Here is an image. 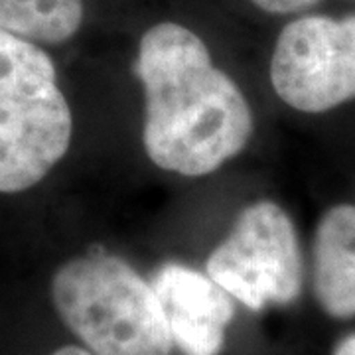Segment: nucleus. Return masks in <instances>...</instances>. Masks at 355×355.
Returning a JSON list of instances; mask_svg holds the SVG:
<instances>
[{"label":"nucleus","instance_id":"1","mask_svg":"<svg viewBox=\"0 0 355 355\" xmlns=\"http://www.w3.org/2000/svg\"><path fill=\"white\" fill-rule=\"evenodd\" d=\"M132 69L144 91L142 142L154 166L207 176L247 146L251 107L196 32L176 22L153 26Z\"/></svg>","mask_w":355,"mask_h":355},{"label":"nucleus","instance_id":"2","mask_svg":"<svg viewBox=\"0 0 355 355\" xmlns=\"http://www.w3.org/2000/svg\"><path fill=\"white\" fill-rule=\"evenodd\" d=\"M51 300L95 355H170L172 336L153 284L113 254L76 257L51 279Z\"/></svg>","mask_w":355,"mask_h":355},{"label":"nucleus","instance_id":"3","mask_svg":"<svg viewBox=\"0 0 355 355\" xmlns=\"http://www.w3.org/2000/svg\"><path fill=\"white\" fill-rule=\"evenodd\" d=\"M73 135L51 58L0 30V193L30 190L64 158Z\"/></svg>","mask_w":355,"mask_h":355},{"label":"nucleus","instance_id":"4","mask_svg":"<svg viewBox=\"0 0 355 355\" xmlns=\"http://www.w3.org/2000/svg\"><path fill=\"white\" fill-rule=\"evenodd\" d=\"M207 275L249 310L292 304L304 286V261L291 216L261 200L243 209L207 259Z\"/></svg>","mask_w":355,"mask_h":355},{"label":"nucleus","instance_id":"5","mask_svg":"<svg viewBox=\"0 0 355 355\" xmlns=\"http://www.w3.org/2000/svg\"><path fill=\"white\" fill-rule=\"evenodd\" d=\"M270 83L300 113H326L355 99V14L288 22L275 44Z\"/></svg>","mask_w":355,"mask_h":355},{"label":"nucleus","instance_id":"6","mask_svg":"<svg viewBox=\"0 0 355 355\" xmlns=\"http://www.w3.org/2000/svg\"><path fill=\"white\" fill-rule=\"evenodd\" d=\"M172 342L186 355H219L235 316L233 296L209 275L166 263L153 275Z\"/></svg>","mask_w":355,"mask_h":355},{"label":"nucleus","instance_id":"7","mask_svg":"<svg viewBox=\"0 0 355 355\" xmlns=\"http://www.w3.org/2000/svg\"><path fill=\"white\" fill-rule=\"evenodd\" d=\"M312 291L334 320L355 318V203H338L320 217L312 241Z\"/></svg>","mask_w":355,"mask_h":355},{"label":"nucleus","instance_id":"8","mask_svg":"<svg viewBox=\"0 0 355 355\" xmlns=\"http://www.w3.org/2000/svg\"><path fill=\"white\" fill-rule=\"evenodd\" d=\"M83 24V0H0V30L38 44H64Z\"/></svg>","mask_w":355,"mask_h":355},{"label":"nucleus","instance_id":"9","mask_svg":"<svg viewBox=\"0 0 355 355\" xmlns=\"http://www.w3.org/2000/svg\"><path fill=\"white\" fill-rule=\"evenodd\" d=\"M257 8L268 14H296L312 8L320 0H251Z\"/></svg>","mask_w":355,"mask_h":355},{"label":"nucleus","instance_id":"10","mask_svg":"<svg viewBox=\"0 0 355 355\" xmlns=\"http://www.w3.org/2000/svg\"><path fill=\"white\" fill-rule=\"evenodd\" d=\"M331 355H355V334L343 336L342 340L334 345Z\"/></svg>","mask_w":355,"mask_h":355},{"label":"nucleus","instance_id":"11","mask_svg":"<svg viewBox=\"0 0 355 355\" xmlns=\"http://www.w3.org/2000/svg\"><path fill=\"white\" fill-rule=\"evenodd\" d=\"M51 355H95V354H91L89 349H83V347H77V345H65V347L58 349V352H53Z\"/></svg>","mask_w":355,"mask_h":355}]
</instances>
